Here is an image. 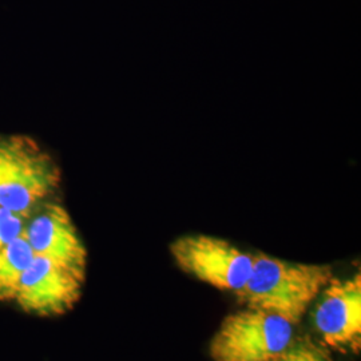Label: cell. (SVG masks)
<instances>
[{
	"label": "cell",
	"mask_w": 361,
	"mask_h": 361,
	"mask_svg": "<svg viewBox=\"0 0 361 361\" xmlns=\"http://www.w3.org/2000/svg\"><path fill=\"white\" fill-rule=\"evenodd\" d=\"M332 279L329 265L290 262L257 253L249 280L237 296L246 307L271 312L296 325Z\"/></svg>",
	"instance_id": "6da1fadb"
},
{
	"label": "cell",
	"mask_w": 361,
	"mask_h": 361,
	"mask_svg": "<svg viewBox=\"0 0 361 361\" xmlns=\"http://www.w3.org/2000/svg\"><path fill=\"white\" fill-rule=\"evenodd\" d=\"M61 169L35 140L0 135V207L28 219L51 201L61 185Z\"/></svg>",
	"instance_id": "7a4b0ae2"
},
{
	"label": "cell",
	"mask_w": 361,
	"mask_h": 361,
	"mask_svg": "<svg viewBox=\"0 0 361 361\" xmlns=\"http://www.w3.org/2000/svg\"><path fill=\"white\" fill-rule=\"evenodd\" d=\"M295 340V324L267 310L247 307L225 317L213 336V361H273Z\"/></svg>",
	"instance_id": "3957f363"
},
{
	"label": "cell",
	"mask_w": 361,
	"mask_h": 361,
	"mask_svg": "<svg viewBox=\"0 0 361 361\" xmlns=\"http://www.w3.org/2000/svg\"><path fill=\"white\" fill-rule=\"evenodd\" d=\"M170 252L182 271L235 295L245 286L253 268V255L205 234L183 235L171 244Z\"/></svg>",
	"instance_id": "277c9868"
},
{
	"label": "cell",
	"mask_w": 361,
	"mask_h": 361,
	"mask_svg": "<svg viewBox=\"0 0 361 361\" xmlns=\"http://www.w3.org/2000/svg\"><path fill=\"white\" fill-rule=\"evenodd\" d=\"M23 235L35 256L47 258L85 279L87 250L62 205L51 201L40 205L27 219Z\"/></svg>",
	"instance_id": "5b68a950"
},
{
	"label": "cell",
	"mask_w": 361,
	"mask_h": 361,
	"mask_svg": "<svg viewBox=\"0 0 361 361\" xmlns=\"http://www.w3.org/2000/svg\"><path fill=\"white\" fill-rule=\"evenodd\" d=\"M85 279L47 258L35 256L23 274L13 301L39 317L61 316L74 308Z\"/></svg>",
	"instance_id": "8992f818"
},
{
	"label": "cell",
	"mask_w": 361,
	"mask_h": 361,
	"mask_svg": "<svg viewBox=\"0 0 361 361\" xmlns=\"http://www.w3.org/2000/svg\"><path fill=\"white\" fill-rule=\"evenodd\" d=\"M314 325L324 344L343 352L359 350L361 344V276L332 279L322 292Z\"/></svg>",
	"instance_id": "52a82bcc"
},
{
	"label": "cell",
	"mask_w": 361,
	"mask_h": 361,
	"mask_svg": "<svg viewBox=\"0 0 361 361\" xmlns=\"http://www.w3.org/2000/svg\"><path fill=\"white\" fill-rule=\"evenodd\" d=\"M35 253L22 234L0 250V300H13L19 283Z\"/></svg>",
	"instance_id": "ba28073f"
},
{
	"label": "cell",
	"mask_w": 361,
	"mask_h": 361,
	"mask_svg": "<svg viewBox=\"0 0 361 361\" xmlns=\"http://www.w3.org/2000/svg\"><path fill=\"white\" fill-rule=\"evenodd\" d=\"M273 361H334L326 349L310 341V338H300L292 341L290 345Z\"/></svg>",
	"instance_id": "9c48e42d"
},
{
	"label": "cell",
	"mask_w": 361,
	"mask_h": 361,
	"mask_svg": "<svg viewBox=\"0 0 361 361\" xmlns=\"http://www.w3.org/2000/svg\"><path fill=\"white\" fill-rule=\"evenodd\" d=\"M27 219L0 207V250L25 231Z\"/></svg>",
	"instance_id": "30bf717a"
}]
</instances>
